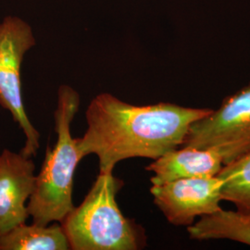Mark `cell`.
Masks as SVG:
<instances>
[{"label":"cell","mask_w":250,"mask_h":250,"mask_svg":"<svg viewBox=\"0 0 250 250\" xmlns=\"http://www.w3.org/2000/svg\"><path fill=\"white\" fill-rule=\"evenodd\" d=\"M212 109L171 103L135 106L102 93L92 99L87 130L76 138L81 157L98 156L99 172L112 173L117 163L132 158L156 160L184 143L190 125Z\"/></svg>","instance_id":"1"},{"label":"cell","mask_w":250,"mask_h":250,"mask_svg":"<svg viewBox=\"0 0 250 250\" xmlns=\"http://www.w3.org/2000/svg\"><path fill=\"white\" fill-rule=\"evenodd\" d=\"M79 106L78 92L69 85H61L58 91V106L54 113L58 139L52 149L46 147L45 161L36 175L35 189L27 204L35 224L62 223L74 208L73 176L83 158L76 138H72L71 125Z\"/></svg>","instance_id":"2"},{"label":"cell","mask_w":250,"mask_h":250,"mask_svg":"<svg viewBox=\"0 0 250 250\" xmlns=\"http://www.w3.org/2000/svg\"><path fill=\"white\" fill-rule=\"evenodd\" d=\"M124 182L99 172L87 196L61 223L72 250H138L146 246L145 230L127 219L117 204Z\"/></svg>","instance_id":"3"},{"label":"cell","mask_w":250,"mask_h":250,"mask_svg":"<svg viewBox=\"0 0 250 250\" xmlns=\"http://www.w3.org/2000/svg\"><path fill=\"white\" fill-rule=\"evenodd\" d=\"M30 24L17 16H7L0 22V106L9 110L25 136L21 153L36 157L40 134L27 116L22 101L21 69L24 56L36 45Z\"/></svg>","instance_id":"4"},{"label":"cell","mask_w":250,"mask_h":250,"mask_svg":"<svg viewBox=\"0 0 250 250\" xmlns=\"http://www.w3.org/2000/svg\"><path fill=\"white\" fill-rule=\"evenodd\" d=\"M182 146L216 151L224 165L250 150V83L190 125Z\"/></svg>","instance_id":"5"},{"label":"cell","mask_w":250,"mask_h":250,"mask_svg":"<svg viewBox=\"0 0 250 250\" xmlns=\"http://www.w3.org/2000/svg\"><path fill=\"white\" fill-rule=\"evenodd\" d=\"M224 181L219 176L179 179L150 188L154 203L168 222L176 226H190L197 216L220 210Z\"/></svg>","instance_id":"6"},{"label":"cell","mask_w":250,"mask_h":250,"mask_svg":"<svg viewBox=\"0 0 250 250\" xmlns=\"http://www.w3.org/2000/svg\"><path fill=\"white\" fill-rule=\"evenodd\" d=\"M35 170L33 160L21 152L0 154V234L30 217L27 204L35 189Z\"/></svg>","instance_id":"7"},{"label":"cell","mask_w":250,"mask_h":250,"mask_svg":"<svg viewBox=\"0 0 250 250\" xmlns=\"http://www.w3.org/2000/svg\"><path fill=\"white\" fill-rule=\"evenodd\" d=\"M224 167L222 157L213 150L183 146L154 160L146 170L154 172L152 185L187 178L217 176Z\"/></svg>","instance_id":"8"},{"label":"cell","mask_w":250,"mask_h":250,"mask_svg":"<svg viewBox=\"0 0 250 250\" xmlns=\"http://www.w3.org/2000/svg\"><path fill=\"white\" fill-rule=\"evenodd\" d=\"M188 232L194 240L229 239L250 246V214L221 208L201 216L197 223L188 226Z\"/></svg>","instance_id":"9"},{"label":"cell","mask_w":250,"mask_h":250,"mask_svg":"<svg viewBox=\"0 0 250 250\" xmlns=\"http://www.w3.org/2000/svg\"><path fill=\"white\" fill-rule=\"evenodd\" d=\"M62 224H19L0 234V250H68Z\"/></svg>","instance_id":"10"},{"label":"cell","mask_w":250,"mask_h":250,"mask_svg":"<svg viewBox=\"0 0 250 250\" xmlns=\"http://www.w3.org/2000/svg\"><path fill=\"white\" fill-rule=\"evenodd\" d=\"M217 176L224 181L223 200L232 202L237 210L250 214V150L224 165Z\"/></svg>","instance_id":"11"}]
</instances>
